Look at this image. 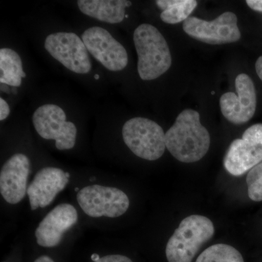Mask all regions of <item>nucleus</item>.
<instances>
[{
	"label": "nucleus",
	"mask_w": 262,
	"mask_h": 262,
	"mask_svg": "<svg viewBox=\"0 0 262 262\" xmlns=\"http://www.w3.org/2000/svg\"><path fill=\"white\" fill-rule=\"evenodd\" d=\"M165 144L170 154L179 161L194 163L208 152L211 138L201 123L200 114L187 108L179 114L173 125L165 133Z\"/></svg>",
	"instance_id": "1"
},
{
	"label": "nucleus",
	"mask_w": 262,
	"mask_h": 262,
	"mask_svg": "<svg viewBox=\"0 0 262 262\" xmlns=\"http://www.w3.org/2000/svg\"><path fill=\"white\" fill-rule=\"evenodd\" d=\"M134 42L138 55V72L141 80H155L171 67L168 43L154 26L148 24L139 26L134 31Z\"/></svg>",
	"instance_id": "2"
},
{
	"label": "nucleus",
	"mask_w": 262,
	"mask_h": 262,
	"mask_svg": "<svg viewBox=\"0 0 262 262\" xmlns=\"http://www.w3.org/2000/svg\"><path fill=\"white\" fill-rule=\"evenodd\" d=\"M214 232L213 222L206 216L192 215L184 219L167 244L165 253L168 262H192Z\"/></svg>",
	"instance_id": "3"
},
{
	"label": "nucleus",
	"mask_w": 262,
	"mask_h": 262,
	"mask_svg": "<svg viewBox=\"0 0 262 262\" xmlns=\"http://www.w3.org/2000/svg\"><path fill=\"white\" fill-rule=\"evenodd\" d=\"M122 139L136 156L154 161L161 158L166 149L165 133L149 119L134 117L127 120L122 130Z\"/></svg>",
	"instance_id": "4"
},
{
	"label": "nucleus",
	"mask_w": 262,
	"mask_h": 262,
	"mask_svg": "<svg viewBox=\"0 0 262 262\" xmlns=\"http://www.w3.org/2000/svg\"><path fill=\"white\" fill-rule=\"evenodd\" d=\"M77 202L85 214L94 218L121 216L128 209V196L120 189L99 184L82 188L77 196Z\"/></svg>",
	"instance_id": "5"
},
{
	"label": "nucleus",
	"mask_w": 262,
	"mask_h": 262,
	"mask_svg": "<svg viewBox=\"0 0 262 262\" xmlns=\"http://www.w3.org/2000/svg\"><path fill=\"white\" fill-rule=\"evenodd\" d=\"M66 120L63 108L52 103L39 106L32 115L33 125L37 134L44 139L56 141L58 150L71 149L75 145L77 127Z\"/></svg>",
	"instance_id": "6"
},
{
	"label": "nucleus",
	"mask_w": 262,
	"mask_h": 262,
	"mask_svg": "<svg viewBox=\"0 0 262 262\" xmlns=\"http://www.w3.org/2000/svg\"><path fill=\"white\" fill-rule=\"evenodd\" d=\"M261 162L262 124H255L245 131L241 139L231 143L224 166L231 175L239 177Z\"/></svg>",
	"instance_id": "7"
},
{
	"label": "nucleus",
	"mask_w": 262,
	"mask_h": 262,
	"mask_svg": "<svg viewBox=\"0 0 262 262\" xmlns=\"http://www.w3.org/2000/svg\"><path fill=\"white\" fill-rule=\"evenodd\" d=\"M45 48L52 57L66 68L76 74H88L92 65L89 51L82 38L73 32H56L49 34Z\"/></svg>",
	"instance_id": "8"
},
{
	"label": "nucleus",
	"mask_w": 262,
	"mask_h": 262,
	"mask_svg": "<svg viewBox=\"0 0 262 262\" xmlns=\"http://www.w3.org/2000/svg\"><path fill=\"white\" fill-rule=\"evenodd\" d=\"M183 29L189 37L207 44L235 42L241 37L237 15L232 12H225L211 21L189 17L184 21Z\"/></svg>",
	"instance_id": "9"
},
{
	"label": "nucleus",
	"mask_w": 262,
	"mask_h": 262,
	"mask_svg": "<svg viewBox=\"0 0 262 262\" xmlns=\"http://www.w3.org/2000/svg\"><path fill=\"white\" fill-rule=\"evenodd\" d=\"M81 38L89 53L106 70L120 72L127 67L126 50L106 29L91 27L84 31Z\"/></svg>",
	"instance_id": "10"
},
{
	"label": "nucleus",
	"mask_w": 262,
	"mask_h": 262,
	"mask_svg": "<svg viewBox=\"0 0 262 262\" xmlns=\"http://www.w3.org/2000/svg\"><path fill=\"white\" fill-rule=\"evenodd\" d=\"M237 94L226 93L220 98V107L223 116L234 125L249 121L256 113V93L252 79L246 74L235 79Z\"/></svg>",
	"instance_id": "11"
},
{
	"label": "nucleus",
	"mask_w": 262,
	"mask_h": 262,
	"mask_svg": "<svg viewBox=\"0 0 262 262\" xmlns=\"http://www.w3.org/2000/svg\"><path fill=\"white\" fill-rule=\"evenodd\" d=\"M30 160L24 154L13 155L3 165L0 173V192L10 204H17L27 194Z\"/></svg>",
	"instance_id": "12"
},
{
	"label": "nucleus",
	"mask_w": 262,
	"mask_h": 262,
	"mask_svg": "<svg viewBox=\"0 0 262 262\" xmlns=\"http://www.w3.org/2000/svg\"><path fill=\"white\" fill-rule=\"evenodd\" d=\"M78 213L75 207L62 203L53 208L38 225L35 237L39 246L52 248L58 246L63 234L75 225Z\"/></svg>",
	"instance_id": "13"
},
{
	"label": "nucleus",
	"mask_w": 262,
	"mask_h": 262,
	"mask_svg": "<svg viewBox=\"0 0 262 262\" xmlns=\"http://www.w3.org/2000/svg\"><path fill=\"white\" fill-rule=\"evenodd\" d=\"M68 183L69 178L61 169L47 167L39 170L27 189L32 211L49 206Z\"/></svg>",
	"instance_id": "14"
},
{
	"label": "nucleus",
	"mask_w": 262,
	"mask_h": 262,
	"mask_svg": "<svg viewBox=\"0 0 262 262\" xmlns=\"http://www.w3.org/2000/svg\"><path fill=\"white\" fill-rule=\"evenodd\" d=\"M79 9L83 14L108 24H118L125 18V8L132 5L126 0H79Z\"/></svg>",
	"instance_id": "15"
},
{
	"label": "nucleus",
	"mask_w": 262,
	"mask_h": 262,
	"mask_svg": "<svg viewBox=\"0 0 262 262\" xmlns=\"http://www.w3.org/2000/svg\"><path fill=\"white\" fill-rule=\"evenodd\" d=\"M0 70L2 84L20 87L21 78L27 77L23 70L21 58L16 52L10 48L0 50Z\"/></svg>",
	"instance_id": "16"
},
{
	"label": "nucleus",
	"mask_w": 262,
	"mask_h": 262,
	"mask_svg": "<svg viewBox=\"0 0 262 262\" xmlns=\"http://www.w3.org/2000/svg\"><path fill=\"white\" fill-rule=\"evenodd\" d=\"M155 3L163 10L160 18L168 24L185 21L198 5L195 0H157Z\"/></svg>",
	"instance_id": "17"
},
{
	"label": "nucleus",
	"mask_w": 262,
	"mask_h": 262,
	"mask_svg": "<svg viewBox=\"0 0 262 262\" xmlns=\"http://www.w3.org/2000/svg\"><path fill=\"white\" fill-rule=\"evenodd\" d=\"M196 262H244L241 253L229 245H213L205 250Z\"/></svg>",
	"instance_id": "18"
},
{
	"label": "nucleus",
	"mask_w": 262,
	"mask_h": 262,
	"mask_svg": "<svg viewBox=\"0 0 262 262\" xmlns=\"http://www.w3.org/2000/svg\"><path fill=\"white\" fill-rule=\"evenodd\" d=\"M248 194L253 201H262V162L249 170L246 179Z\"/></svg>",
	"instance_id": "19"
},
{
	"label": "nucleus",
	"mask_w": 262,
	"mask_h": 262,
	"mask_svg": "<svg viewBox=\"0 0 262 262\" xmlns=\"http://www.w3.org/2000/svg\"><path fill=\"white\" fill-rule=\"evenodd\" d=\"M94 262H133L130 258L122 255H108L100 258L99 260Z\"/></svg>",
	"instance_id": "20"
},
{
	"label": "nucleus",
	"mask_w": 262,
	"mask_h": 262,
	"mask_svg": "<svg viewBox=\"0 0 262 262\" xmlns=\"http://www.w3.org/2000/svg\"><path fill=\"white\" fill-rule=\"evenodd\" d=\"M10 113L9 105L3 98H0V120H5L9 116Z\"/></svg>",
	"instance_id": "21"
},
{
	"label": "nucleus",
	"mask_w": 262,
	"mask_h": 262,
	"mask_svg": "<svg viewBox=\"0 0 262 262\" xmlns=\"http://www.w3.org/2000/svg\"><path fill=\"white\" fill-rule=\"evenodd\" d=\"M246 3L251 9L262 12V0H247Z\"/></svg>",
	"instance_id": "22"
},
{
	"label": "nucleus",
	"mask_w": 262,
	"mask_h": 262,
	"mask_svg": "<svg viewBox=\"0 0 262 262\" xmlns=\"http://www.w3.org/2000/svg\"><path fill=\"white\" fill-rule=\"evenodd\" d=\"M255 67H256V73H257L258 77L262 81V56L258 58L256 64H255Z\"/></svg>",
	"instance_id": "23"
},
{
	"label": "nucleus",
	"mask_w": 262,
	"mask_h": 262,
	"mask_svg": "<svg viewBox=\"0 0 262 262\" xmlns=\"http://www.w3.org/2000/svg\"><path fill=\"white\" fill-rule=\"evenodd\" d=\"M34 262H55L48 256H42L40 257L37 258Z\"/></svg>",
	"instance_id": "24"
},
{
	"label": "nucleus",
	"mask_w": 262,
	"mask_h": 262,
	"mask_svg": "<svg viewBox=\"0 0 262 262\" xmlns=\"http://www.w3.org/2000/svg\"><path fill=\"white\" fill-rule=\"evenodd\" d=\"M91 259H92L94 262L98 261V260L100 259L99 255L94 253V254H92V256H91Z\"/></svg>",
	"instance_id": "25"
},
{
	"label": "nucleus",
	"mask_w": 262,
	"mask_h": 262,
	"mask_svg": "<svg viewBox=\"0 0 262 262\" xmlns=\"http://www.w3.org/2000/svg\"><path fill=\"white\" fill-rule=\"evenodd\" d=\"M100 76L98 75H94V78L96 79V80H98L99 79Z\"/></svg>",
	"instance_id": "26"
},
{
	"label": "nucleus",
	"mask_w": 262,
	"mask_h": 262,
	"mask_svg": "<svg viewBox=\"0 0 262 262\" xmlns=\"http://www.w3.org/2000/svg\"><path fill=\"white\" fill-rule=\"evenodd\" d=\"M75 191H77V192H78V191H80V190H79L78 188L76 187V188H75Z\"/></svg>",
	"instance_id": "27"
},
{
	"label": "nucleus",
	"mask_w": 262,
	"mask_h": 262,
	"mask_svg": "<svg viewBox=\"0 0 262 262\" xmlns=\"http://www.w3.org/2000/svg\"><path fill=\"white\" fill-rule=\"evenodd\" d=\"M128 15H125V18H128Z\"/></svg>",
	"instance_id": "28"
}]
</instances>
